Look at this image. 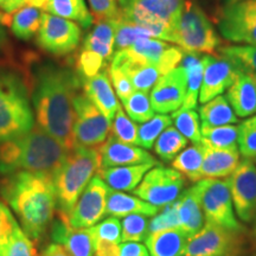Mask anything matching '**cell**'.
<instances>
[{
    "mask_svg": "<svg viewBox=\"0 0 256 256\" xmlns=\"http://www.w3.org/2000/svg\"><path fill=\"white\" fill-rule=\"evenodd\" d=\"M112 136L118 140L130 145H136L138 140V126L132 119L126 114V112L119 107L115 114L113 124H112Z\"/></svg>",
    "mask_w": 256,
    "mask_h": 256,
    "instance_id": "cell-43",
    "label": "cell"
},
{
    "mask_svg": "<svg viewBox=\"0 0 256 256\" xmlns=\"http://www.w3.org/2000/svg\"><path fill=\"white\" fill-rule=\"evenodd\" d=\"M174 124L172 118L166 114H156L151 120L144 122L138 127L136 145L145 150H150L154 146L156 140L166 128Z\"/></svg>",
    "mask_w": 256,
    "mask_h": 256,
    "instance_id": "cell-38",
    "label": "cell"
},
{
    "mask_svg": "<svg viewBox=\"0 0 256 256\" xmlns=\"http://www.w3.org/2000/svg\"><path fill=\"white\" fill-rule=\"evenodd\" d=\"M176 46L188 52L217 56L220 37L206 12L196 2L185 0L176 26Z\"/></svg>",
    "mask_w": 256,
    "mask_h": 256,
    "instance_id": "cell-7",
    "label": "cell"
},
{
    "mask_svg": "<svg viewBox=\"0 0 256 256\" xmlns=\"http://www.w3.org/2000/svg\"><path fill=\"white\" fill-rule=\"evenodd\" d=\"M4 256H37V250L30 238L17 226L4 249Z\"/></svg>",
    "mask_w": 256,
    "mask_h": 256,
    "instance_id": "cell-47",
    "label": "cell"
},
{
    "mask_svg": "<svg viewBox=\"0 0 256 256\" xmlns=\"http://www.w3.org/2000/svg\"><path fill=\"white\" fill-rule=\"evenodd\" d=\"M6 43V32L2 28V24L0 23V50L2 49V46H5Z\"/></svg>",
    "mask_w": 256,
    "mask_h": 256,
    "instance_id": "cell-58",
    "label": "cell"
},
{
    "mask_svg": "<svg viewBox=\"0 0 256 256\" xmlns=\"http://www.w3.org/2000/svg\"><path fill=\"white\" fill-rule=\"evenodd\" d=\"M218 28L226 40L256 46V0L226 5L220 12Z\"/></svg>",
    "mask_w": 256,
    "mask_h": 256,
    "instance_id": "cell-12",
    "label": "cell"
},
{
    "mask_svg": "<svg viewBox=\"0 0 256 256\" xmlns=\"http://www.w3.org/2000/svg\"><path fill=\"white\" fill-rule=\"evenodd\" d=\"M249 256H256V252H252V255H249Z\"/></svg>",
    "mask_w": 256,
    "mask_h": 256,
    "instance_id": "cell-63",
    "label": "cell"
},
{
    "mask_svg": "<svg viewBox=\"0 0 256 256\" xmlns=\"http://www.w3.org/2000/svg\"><path fill=\"white\" fill-rule=\"evenodd\" d=\"M148 217L128 215L121 222V242H142L148 236Z\"/></svg>",
    "mask_w": 256,
    "mask_h": 256,
    "instance_id": "cell-42",
    "label": "cell"
},
{
    "mask_svg": "<svg viewBox=\"0 0 256 256\" xmlns=\"http://www.w3.org/2000/svg\"><path fill=\"white\" fill-rule=\"evenodd\" d=\"M203 145V178H228L234 174L240 162L238 148H216L206 144Z\"/></svg>",
    "mask_w": 256,
    "mask_h": 256,
    "instance_id": "cell-23",
    "label": "cell"
},
{
    "mask_svg": "<svg viewBox=\"0 0 256 256\" xmlns=\"http://www.w3.org/2000/svg\"><path fill=\"white\" fill-rule=\"evenodd\" d=\"M94 256H120V244L106 240L95 238Z\"/></svg>",
    "mask_w": 256,
    "mask_h": 256,
    "instance_id": "cell-52",
    "label": "cell"
},
{
    "mask_svg": "<svg viewBox=\"0 0 256 256\" xmlns=\"http://www.w3.org/2000/svg\"><path fill=\"white\" fill-rule=\"evenodd\" d=\"M82 38L78 24L69 19L43 14L37 43L42 49L56 56H64L78 49Z\"/></svg>",
    "mask_w": 256,
    "mask_h": 256,
    "instance_id": "cell-13",
    "label": "cell"
},
{
    "mask_svg": "<svg viewBox=\"0 0 256 256\" xmlns=\"http://www.w3.org/2000/svg\"><path fill=\"white\" fill-rule=\"evenodd\" d=\"M200 127H218L238 122L235 112L226 96L218 95L200 107Z\"/></svg>",
    "mask_w": 256,
    "mask_h": 256,
    "instance_id": "cell-31",
    "label": "cell"
},
{
    "mask_svg": "<svg viewBox=\"0 0 256 256\" xmlns=\"http://www.w3.org/2000/svg\"><path fill=\"white\" fill-rule=\"evenodd\" d=\"M202 165H203L202 144L186 147L172 160V168L183 174L186 180H190L192 183H198L200 179H203Z\"/></svg>",
    "mask_w": 256,
    "mask_h": 256,
    "instance_id": "cell-33",
    "label": "cell"
},
{
    "mask_svg": "<svg viewBox=\"0 0 256 256\" xmlns=\"http://www.w3.org/2000/svg\"><path fill=\"white\" fill-rule=\"evenodd\" d=\"M156 208L147 202L140 200L139 197L130 196L124 192L110 188L107 194V204H106V215L112 217H126L128 215H145L153 217L159 212Z\"/></svg>",
    "mask_w": 256,
    "mask_h": 256,
    "instance_id": "cell-27",
    "label": "cell"
},
{
    "mask_svg": "<svg viewBox=\"0 0 256 256\" xmlns=\"http://www.w3.org/2000/svg\"><path fill=\"white\" fill-rule=\"evenodd\" d=\"M240 0H224V2H226V5L228 4H234V2H238Z\"/></svg>",
    "mask_w": 256,
    "mask_h": 256,
    "instance_id": "cell-59",
    "label": "cell"
},
{
    "mask_svg": "<svg viewBox=\"0 0 256 256\" xmlns=\"http://www.w3.org/2000/svg\"><path fill=\"white\" fill-rule=\"evenodd\" d=\"M17 220L12 216L8 208L0 200V226H17Z\"/></svg>",
    "mask_w": 256,
    "mask_h": 256,
    "instance_id": "cell-54",
    "label": "cell"
},
{
    "mask_svg": "<svg viewBox=\"0 0 256 256\" xmlns=\"http://www.w3.org/2000/svg\"><path fill=\"white\" fill-rule=\"evenodd\" d=\"M42 16L43 14H42L40 8L28 5L23 6L12 14L8 25L11 26L14 36L19 40H31L40 31Z\"/></svg>",
    "mask_w": 256,
    "mask_h": 256,
    "instance_id": "cell-34",
    "label": "cell"
},
{
    "mask_svg": "<svg viewBox=\"0 0 256 256\" xmlns=\"http://www.w3.org/2000/svg\"><path fill=\"white\" fill-rule=\"evenodd\" d=\"M154 164H139L116 168H101L98 172L112 190L133 191Z\"/></svg>",
    "mask_w": 256,
    "mask_h": 256,
    "instance_id": "cell-26",
    "label": "cell"
},
{
    "mask_svg": "<svg viewBox=\"0 0 256 256\" xmlns=\"http://www.w3.org/2000/svg\"><path fill=\"white\" fill-rule=\"evenodd\" d=\"M46 2L48 0H25V5L34 6V8H43V10H46Z\"/></svg>",
    "mask_w": 256,
    "mask_h": 256,
    "instance_id": "cell-57",
    "label": "cell"
},
{
    "mask_svg": "<svg viewBox=\"0 0 256 256\" xmlns=\"http://www.w3.org/2000/svg\"><path fill=\"white\" fill-rule=\"evenodd\" d=\"M81 80L72 72L54 66L38 70L34 89V107L42 130L55 138L68 151L75 148L74 98Z\"/></svg>",
    "mask_w": 256,
    "mask_h": 256,
    "instance_id": "cell-1",
    "label": "cell"
},
{
    "mask_svg": "<svg viewBox=\"0 0 256 256\" xmlns=\"http://www.w3.org/2000/svg\"><path fill=\"white\" fill-rule=\"evenodd\" d=\"M108 191L110 188L100 176H94L68 215L70 226L75 229H83L100 222L106 215Z\"/></svg>",
    "mask_w": 256,
    "mask_h": 256,
    "instance_id": "cell-15",
    "label": "cell"
},
{
    "mask_svg": "<svg viewBox=\"0 0 256 256\" xmlns=\"http://www.w3.org/2000/svg\"><path fill=\"white\" fill-rule=\"evenodd\" d=\"M115 28V51L132 46L136 40L142 38H152L151 34L140 25L118 19L114 20Z\"/></svg>",
    "mask_w": 256,
    "mask_h": 256,
    "instance_id": "cell-41",
    "label": "cell"
},
{
    "mask_svg": "<svg viewBox=\"0 0 256 256\" xmlns=\"http://www.w3.org/2000/svg\"><path fill=\"white\" fill-rule=\"evenodd\" d=\"M252 162H254V164H255V166H256V158L252 159Z\"/></svg>",
    "mask_w": 256,
    "mask_h": 256,
    "instance_id": "cell-62",
    "label": "cell"
},
{
    "mask_svg": "<svg viewBox=\"0 0 256 256\" xmlns=\"http://www.w3.org/2000/svg\"><path fill=\"white\" fill-rule=\"evenodd\" d=\"M52 241L62 246L69 256H94L95 236L90 228L75 229L70 226L69 217L57 211L51 232Z\"/></svg>",
    "mask_w": 256,
    "mask_h": 256,
    "instance_id": "cell-19",
    "label": "cell"
},
{
    "mask_svg": "<svg viewBox=\"0 0 256 256\" xmlns=\"http://www.w3.org/2000/svg\"><path fill=\"white\" fill-rule=\"evenodd\" d=\"M74 139L76 147H96L98 148L110 133V121L101 113L84 94L75 95L74 98Z\"/></svg>",
    "mask_w": 256,
    "mask_h": 256,
    "instance_id": "cell-11",
    "label": "cell"
},
{
    "mask_svg": "<svg viewBox=\"0 0 256 256\" xmlns=\"http://www.w3.org/2000/svg\"><path fill=\"white\" fill-rule=\"evenodd\" d=\"M106 64H107V60L96 55L92 51L82 48L78 60H76V70H78L80 80L83 81V80L98 75V72L104 70Z\"/></svg>",
    "mask_w": 256,
    "mask_h": 256,
    "instance_id": "cell-45",
    "label": "cell"
},
{
    "mask_svg": "<svg viewBox=\"0 0 256 256\" xmlns=\"http://www.w3.org/2000/svg\"><path fill=\"white\" fill-rule=\"evenodd\" d=\"M17 226H0V249L4 250L6 244H8L10 238H11L14 230L17 228Z\"/></svg>",
    "mask_w": 256,
    "mask_h": 256,
    "instance_id": "cell-55",
    "label": "cell"
},
{
    "mask_svg": "<svg viewBox=\"0 0 256 256\" xmlns=\"http://www.w3.org/2000/svg\"><path fill=\"white\" fill-rule=\"evenodd\" d=\"M84 95L94 104L101 113L110 121H113L120 104L113 86H112L108 70H102L98 75L81 81Z\"/></svg>",
    "mask_w": 256,
    "mask_h": 256,
    "instance_id": "cell-22",
    "label": "cell"
},
{
    "mask_svg": "<svg viewBox=\"0 0 256 256\" xmlns=\"http://www.w3.org/2000/svg\"><path fill=\"white\" fill-rule=\"evenodd\" d=\"M179 66H183L188 76L186 98H185V101L183 106H182V108H185V110H194L197 107L202 81H203V58L200 57V54L184 51L183 60H182Z\"/></svg>",
    "mask_w": 256,
    "mask_h": 256,
    "instance_id": "cell-30",
    "label": "cell"
},
{
    "mask_svg": "<svg viewBox=\"0 0 256 256\" xmlns=\"http://www.w3.org/2000/svg\"><path fill=\"white\" fill-rule=\"evenodd\" d=\"M188 76L182 66L160 78L152 88L151 104L159 114L174 113L182 107L186 98Z\"/></svg>",
    "mask_w": 256,
    "mask_h": 256,
    "instance_id": "cell-16",
    "label": "cell"
},
{
    "mask_svg": "<svg viewBox=\"0 0 256 256\" xmlns=\"http://www.w3.org/2000/svg\"><path fill=\"white\" fill-rule=\"evenodd\" d=\"M188 238L180 229H170L152 232L145 240L150 256L184 255Z\"/></svg>",
    "mask_w": 256,
    "mask_h": 256,
    "instance_id": "cell-28",
    "label": "cell"
},
{
    "mask_svg": "<svg viewBox=\"0 0 256 256\" xmlns=\"http://www.w3.org/2000/svg\"><path fill=\"white\" fill-rule=\"evenodd\" d=\"M185 0H119V19L140 25L152 38L176 46V26Z\"/></svg>",
    "mask_w": 256,
    "mask_h": 256,
    "instance_id": "cell-5",
    "label": "cell"
},
{
    "mask_svg": "<svg viewBox=\"0 0 256 256\" xmlns=\"http://www.w3.org/2000/svg\"><path fill=\"white\" fill-rule=\"evenodd\" d=\"M110 66L126 74L132 82L134 90L148 92L162 76L156 66L136 60L126 49L115 51Z\"/></svg>",
    "mask_w": 256,
    "mask_h": 256,
    "instance_id": "cell-21",
    "label": "cell"
},
{
    "mask_svg": "<svg viewBox=\"0 0 256 256\" xmlns=\"http://www.w3.org/2000/svg\"><path fill=\"white\" fill-rule=\"evenodd\" d=\"M202 58L204 72L200 92V102L203 104L228 90L238 78L241 70L232 60L223 56L204 55Z\"/></svg>",
    "mask_w": 256,
    "mask_h": 256,
    "instance_id": "cell-17",
    "label": "cell"
},
{
    "mask_svg": "<svg viewBox=\"0 0 256 256\" xmlns=\"http://www.w3.org/2000/svg\"><path fill=\"white\" fill-rule=\"evenodd\" d=\"M247 230L232 232L210 222L188 238L184 256H243L247 254Z\"/></svg>",
    "mask_w": 256,
    "mask_h": 256,
    "instance_id": "cell-8",
    "label": "cell"
},
{
    "mask_svg": "<svg viewBox=\"0 0 256 256\" xmlns=\"http://www.w3.org/2000/svg\"><path fill=\"white\" fill-rule=\"evenodd\" d=\"M226 180L238 218L243 223L254 222L256 217V166L252 159L243 158Z\"/></svg>",
    "mask_w": 256,
    "mask_h": 256,
    "instance_id": "cell-14",
    "label": "cell"
},
{
    "mask_svg": "<svg viewBox=\"0 0 256 256\" xmlns=\"http://www.w3.org/2000/svg\"><path fill=\"white\" fill-rule=\"evenodd\" d=\"M88 2L94 23L119 19V0H88Z\"/></svg>",
    "mask_w": 256,
    "mask_h": 256,
    "instance_id": "cell-48",
    "label": "cell"
},
{
    "mask_svg": "<svg viewBox=\"0 0 256 256\" xmlns=\"http://www.w3.org/2000/svg\"><path fill=\"white\" fill-rule=\"evenodd\" d=\"M0 192L18 216L28 238L40 240L57 211L52 177L26 171L16 172L2 182Z\"/></svg>",
    "mask_w": 256,
    "mask_h": 256,
    "instance_id": "cell-2",
    "label": "cell"
},
{
    "mask_svg": "<svg viewBox=\"0 0 256 256\" xmlns=\"http://www.w3.org/2000/svg\"><path fill=\"white\" fill-rule=\"evenodd\" d=\"M25 5V0H0V23L8 25L12 14Z\"/></svg>",
    "mask_w": 256,
    "mask_h": 256,
    "instance_id": "cell-51",
    "label": "cell"
},
{
    "mask_svg": "<svg viewBox=\"0 0 256 256\" xmlns=\"http://www.w3.org/2000/svg\"><path fill=\"white\" fill-rule=\"evenodd\" d=\"M254 238H256V217H255V226H254Z\"/></svg>",
    "mask_w": 256,
    "mask_h": 256,
    "instance_id": "cell-60",
    "label": "cell"
},
{
    "mask_svg": "<svg viewBox=\"0 0 256 256\" xmlns=\"http://www.w3.org/2000/svg\"><path fill=\"white\" fill-rule=\"evenodd\" d=\"M70 151L42 128L0 142V174L26 171L52 177Z\"/></svg>",
    "mask_w": 256,
    "mask_h": 256,
    "instance_id": "cell-3",
    "label": "cell"
},
{
    "mask_svg": "<svg viewBox=\"0 0 256 256\" xmlns=\"http://www.w3.org/2000/svg\"><path fill=\"white\" fill-rule=\"evenodd\" d=\"M83 48L95 52L110 62L115 54L114 20H104L95 23V26L83 42Z\"/></svg>",
    "mask_w": 256,
    "mask_h": 256,
    "instance_id": "cell-29",
    "label": "cell"
},
{
    "mask_svg": "<svg viewBox=\"0 0 256 256\" xmlns=\"http://www.w3.org/2000/svg\"><path fill=\"white\" fill-rule=\"evenodd\" d=\"M170 229H180L178 218L177 200L162 208V211L153 216L148 224V235L152 232H162Z\"/></svg>",
    "mask_w": 256,
    "mask_h": 256,
    "instance_id": "cell-46",
    "label": "cell"
},
{
    "mask_svg": "<svg viewBox=\"0 0 256 256\" xmlns=\"http://www.w3.org/2000/svg\"><path fill=\"white\" fill-rule=\"evenodd\" d=\"M122 104L126 114L134 122L144 124L154 116V110L152 107L148 92L134 90L132 95L122 102Z\"/></svg>",
    "mask_w": 256,
    "mask_h": 256,
    "instance_id": "cell-40",
    "label": "cell"
},
{
    "mask_svg": "<svg viewBox=\"0 0 256 256\" xmlns=\"http://www.w3.org/2000/svg\"><path fill=\"white\" fill-rule=\"evenodd\" d=\"M220 56L226 57L243 72L256 78V46H229L220 49Z\"/></svg>",
    "mask_w": 256,
    "mask_h": 256,
    "instance_id": "cell-37",
    "label": "cell"
},
{
    "mask_svg": "<svg viewBox=\"0 0 256 256\" xmlns=\"http://www.w3.org/2000/svg\"><path fill=\"white\" fill-rule=\"evenodd\" d=\"M196 184L200 190L206 222L232 232L246 230L234 210L228 180L220 178H203Z\"/></svg>",
    "mask_w": 256,
    "mask_h": 256,
    "instance_id": "cell-9",
    "label": "cell"
},
{
    "mask_svg": "<svg viewBox=\"0 0 256 256\" xmlns=\"http://www.w3.org/2000/svg\"><path fill=\"white\" fill-rule=\"evenodd\" d=\"M98 151H100L102 160L101 168H116V166L139 164L158 165L156 159L146 150L120 142L112 134L98 147Z\"/></svg>",
    "mask_w": 256,
    "mask_h": 256,
    "instance_id": "cell-20",
    "label": "cell"
},
{
    "mask_svg": "<svg viewBox=\"0 0 256 256\" xmlns=\"http://www.w3.org/2000/svg\"><path fill=\"white\" fill-rule=\"evenodd\" d=\"M0 256H4V250H2V249H0Z\"/></svg>",
    "mask_w": 256,
    "mask_h": 256,
    "instance_id": "cell-61",
    "label": "cell"
},
{
    "mask_svg": "<svg viewBox=\"0 0 256 256\" xmlns=\"http://www.w3.org/2000/svg\"><path fill=\"white\" fill-rule=\"evenodd\" d=\"M46 10L57 17L75 20L81 28H90L94 20L84 0H48Z\"/></svg>",
    "mask_w": 256,
    "mask_h": 256,
    "instance_id": "cell-32",
    "label": "cell"
},
{
    "mask_svg": "<svg viewBox=\"0 0 256 256\" xmlns=\"http://www.w3.org/2000/svg\"><path fill=\"white\" fill-rule=\"evenodd\" d=\"M238 145L243 158H256V114L238 124Z\"/></svg>",
    "mask_w": 256,
    "mask_h": 256,
    "instance_id": "cell-44",
    "label": "cell"
},
{
    "mask_svg": "<svg viewBox=\"0 0 256 256\" xmlns=\"http://www.w3.org/2000/svg\"><path fill=\"white\" fill-rule=\"evenodd\" d=\"M42 256H69L68 252L64 250L62 246L57 244V243H52L48 247L46 250L43 252Z\"/></svg>",
    "mask_w": 256,
    "mask_h": 256,
    "instance_id": "cell-56",
    "label": "cell"
},
{
    "mask_svg": "<svg viewBox=\"0 0 256 256\" xmlns=\"http://www.w3.org/2000/svg\"><path fill=\"white\" fill-rule=\"evenodd\" d=\"M174 127L194 145L202 142V133L200 127V115L194 110L179 108L171 115Z\"/></svg>",
    "mask_w": 256,
    "mask_h": 256,
    "instance_id": "cell-39",
    "label": "cell"
},
{
    "mask_svg": "<svg viewBox=\"0 0 256 256\" xmlns=\"http://www.w3.org/2000/svg\"><path fill=\"white\" fill-rule=\"evenodd\" d=\"M102 165L96 147L78 146L70 151L52 176L57 198V211L69 215L78 197Z\"/></svg>",
    "mask_w": 256,
    "mask_h": 256,
    "instance_id": "cell-4",
    "label": "cell"
},
{
    "mask_svg": "<svg viewBox=\"0 0 256 256\" xmlns=\"http://www.w3.org/2000/svg\"><path fill=\"white\" fill-rule=\"evenodd\" d=\"M108 75H110L112 86L114 87L115 94L119 98V100L121 102L126 101L134 92V87L130 80L120 69L113 68V66L108 68Z\"/></svg>",
    "mask_w": 256,
    "mask_h": 256,
    "instance_id": "cell-50",
    "label": "cell"
},
{
    "mask_svg": "<svg viewBox=\"0 0 256 256\" xmlns=\"http://www.w3.org/2000/svg\"><path fill=\"white\" fill-rule=\"evenodd\" d=\"M120 256H150L146 246L139 242H124L120 246Z\"/></svg>",
    "mask_w": 256,
    "mask_h": 256,
    "instance_id": "cell-53",
    "label": "cell"
},
{
    "mask_svg": "<svg viewBox=\"0 0 256 256\" xmlns=\"http://www.w3.org/2000/svg\"><path fill=\"white\" fill-rule=\"evenodd\" d=\"M126 50L136 60L156 66L162 75L177 68L184 56L180 46L156 38H142Z\"/></svg>",
    "mask_w": 256,
    "mask_h": 256,
    "instance_id": "cell-18",
    "label": "cell"
},
{
    "mask_svg": "<svg viewBox=\"0 0 256 256\" xmlns=\"http://www.w3.org/2000/svg\"><path fill=\"white\" fill-rule=\"evenodd\" d=\"M34 128L28 89L11 72H0V142L23 136Z\"/></svg>",
    "mask_w": 256,
    "mask_h": 256,
    "instance_id": "cell-6",
    "label": "cell"
},
{
    "mask_svg": "<svg viewBox=\"0 0 256 256\" xmlns=\"http://www.w3.org/2000/svg\"><path fill=\"white\" fill-rule=\"evenodd\" d=\"M95 238L106 240L115 243L121 242V222L118 217H110L94 226H90Z\"/></svg>",
    "mask_w": 256,
    "mask_h": 256,
    "instance_id": "cell-49",
    "label": "cell"
},
{
    "mask_svg": "<svg viewBox=\"0 0 256 256\" xmlns=\"http://www.w3.org/2000/svg\"><path fill=\"white\" fill-rule=\"evenodd\" d=\"M186 179L172 168L153 166L133 192L140 200L159 209L174 203L184 190Z\"/></svg>",
    "mask_w": 256,
    "mask_h": 256,
    "instance_id": "cell-10",
    "label": "cell"
},
{
    "mask_svg": "<svg viewBox=\"0 0 256 256\" xmlns=\"http://www.w3.org/2000/svg\"><path fill=\"white\" fill-rule=\"evenodd\" d=\"M177 210L180 230L188 238H191L203 228L206 223L197 184L182 192L177 200Z\"/></svg>",
    "mask_w": 256,
    "mask_h": 256,
    "instance_id": "cell-24",
    "label": "cell"
},
{
    "mask_svg": "<svg viewBox=\"0 0 256 256\" xmlns=\"http://www.w3.org/2000/svg\"><path fill=\"white\" fill-rule=\"evenodd\" d=\"M202 142L216 148H238V126L224 124L218 127H200Z\"/></svg>",
    "mask_w": 256,
    "mask_h": 256,
    "instance_id": "cell-36",
    "label": "cell"
},
{
    "mask_svg": "<svg viewBox=\"0 0 256 256\" xmlns=\"http://www.w3.org/2000/svg\"><path fill=\"white\" fill-rule=\"evenodd\" d=\"M188 142V140L177 128L170 126L158 136L153 148L162 162H172L184 148H186Z\"/></svg>",
    "mask_w": 256,
    "mask_h": 256,
    "instance_id": "cell-35",
    "label": "cell"
},
{
    "mask_svg": "<svg viewBox=\"0 0 256 256\" xmlns=\"http://www.w3.org/2000/svg\"><path fill=\"white\" fill-rule=\"evenodd\" d=\"M226 100L238 118H249L256 114V78L240 72L238 78L226 90Z\"/></svg>",
    "mask_w": 256,
    "mask_h": 256,
    "instance_id": "cell-25",
    "label": "cell"
}]
</instances>
